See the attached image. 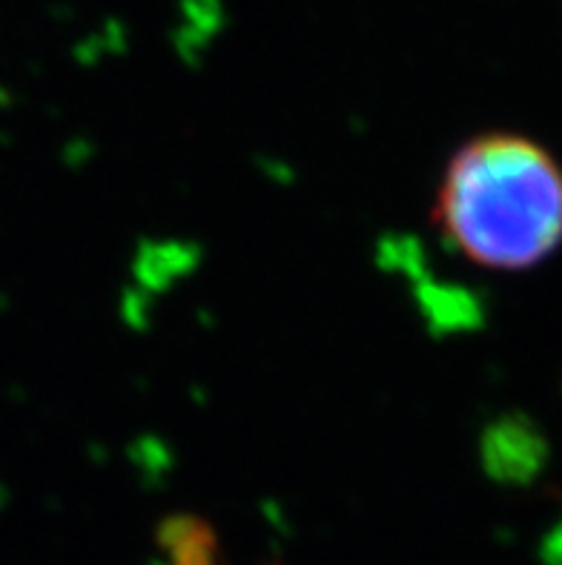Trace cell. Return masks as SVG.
<instances>
[{
  "instance_id": "obj_1",
  "label": "cell",
  "mask_w": 562,
  "mask_h": 565,
  "mask_svg": "<svg viewBox=\"0 0 562 565\" xmlns=\"http://www.w3.org/2000/svg\"><path fill=\"white\" fill-rule=\"evenodd\" d=\"M436 224L470 265L531 270L562 247V164L520 132L470 138L445 167Z\"/></svg>"
},
{
  "instance_id": "obj_2",
  "label": "cell",
  "mask_w": 562,
  "mask_h": 565,
  "mask_svg": "<svg viewBox=\"0 0 562 565\" xmlns=\"http://www.w3.org/2000/svg\"><path fill=\"white\" fill-rule=\"evenodd\" d=\"M167 565H219L210 543L201 540V531L179 529L170 543V563Z\"/></svg>"
}]
</instances>
